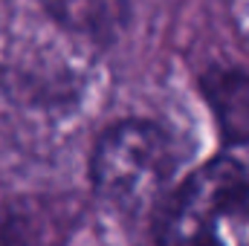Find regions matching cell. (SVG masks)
<instances>
[{
    "instance_id": "cell-3",
    "label": "cell",
    "mask_w": 249,
    "mask_h": 246,
    "mask_svg": "<svg viewBox=\"0 0 249 246\" xmlns=\"http://www.w3.org/2000/svg\"><path fill=\"white\" fill-rule=\"evenodd\" d=\"M226 145H249V70L214 67L200 78Z\"/></svg>"
},
{
    "instance_id": "cell-1",
    "label": "cell",
    "mask_w": 249,
    "mask_h": 246,
    "mask_svg": "<svg viewBox=\"0 0 249 246\" xmlns=\"http://www.w3.org/2000/svg\"><path fill=\"white\" fill-rule=\"evenodd\" d=\"M180 154L168 130L148 119H124L110 124L90 159L96 194L122 214H145L174 194Z\"/></svg>"
},
{
    "instance_id": "cell-2",
    "label": "cell",
    "mask_w": 249,
    "mask_h": 246,
    "mask_svg": "<svg viewBox=\"0 0 249 246\" xmlns=\"http://www.w3.org/2000/svg\"><path fill=\"white\" fill-rule=\"evenodd\" d=\"M160 246H249V171L217 157L174 188L162 206Z\"/></svg>"
}]
</instances>
